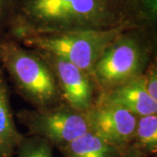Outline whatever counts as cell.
I'll return each instance as SVG.
<instances>
[{"label": "cell", "instance_id": "8", "mask_svg": "<svg viewBox=\"0 0 157 157\" xmlns=\"http://www.w3.org/2000/svg\"><path fill=\"white\" fill-rule=\"evenodd\" d=\"M94 104L121 107L137 117L157 113V103L147 89L144 74L98 95Z\"/></svg>", "mask_w": 157, "mask_h": 157}, {"label": "cell", "instance_id": "6", "mask_svg": "<svg viewBox=\"0 0 157 157\" xmlns=\"http://www.w3.org/2000/svg\"><path fill=\"white\" fill-rule=\"evenodd\" d=\"M38 52L48 63L54 74L65 104L82 113L87 112L94 107L97 93L89 73L60 57Z\"/></svg>", "mask_w": 157, "mask_h": 157}, {"label": "cell", "instance_id": "10", "mask_svg": "<svg viewBox=\"0 0 157 157\" xmlns=\"http://www.w3.org/2000/svg\"><path fill=\"white\" fill-rule=\"evenodd\" d=\"M59 150L65 157H122L125 153L90 131Z\"/></svg>", "mask_w": 157, "mask_h": 157}, {"label": "cell", "instance_id": "13", "mask_svg": "<svg viewBox=\"0 0 157 157\" xmlns=\"http://www.w3.org/2000/svg\"><path fill=\"white\" fill-rule=\"evenodd\" d=\"M17 0H0V36L7 33Z\"/></svg>", "mask_w": 157, "mask_h": 157}, {"label": "cell", "instance_id": "5", "mask_svg": "<svg viewBox=\"0 0 157 157\" xmlns=\"http://www.w3.org/2000/svg\"><path fill=\"white\" fill-rule=\"evenodd\" d=\"M28 135L48 141L59 149L89 131L85 113L65 103L45 108L22 109L17 113Z\"/></svg>", "mask_w": 157, "mask_h": 157}, {"label": "cell", "instance_id": "1", "mask_svg": "<svg viewBox=\"0 0 157 157\" xmlns=\"http://www.w3.org/2000/svg\"><path fill=\"white\" fill-rule=\"evenodd\" d=\"M141 17L140 0H17L6 34L18 41L81 30L133 28Z\"/></svg>", "mask_w": 157, "mask_h": 157}, {"label": "cell", "instance_id": "7", "mask_svg": "<svg viewBox=\"0 0 157 157\" xmlns=\"http://www.w3.org/2000/svg\"><path fill=\"white\" fill-rule=\"evenodd\" d=\"M84 113L90 132L121 151L131 147L139 117L121 107L98 104Z\"/></svg>", "mask_w": 157, "mask_h": 157}, {"label": "cell", "instance_id": "9", "mask_svg": "<svg viewBox=\"0 0 157 157\" xmlns=\"http://www.w3.org/2000/svg\"><path fill=\"white\" fill-rule=\"evenodd\" d=\"M24 138L15 123L6 73L0 67V157H14Z\"/></svg>", "mask_w": 157, "mask_h": 157}, {"label": "cell", "instance_id": "2", "mask_svg": "<svg viewBox=\"0 0 157 157\" xmlns=\"http://www.w3.org/2000/svg\"><path fill=\"white\" fill-rule=\"evenodd\" d=\"M0 66L18 95L33 108L63 102L55 76L38 51L24 46L9 35L0 36Z\"/></svg>", "mask_w": 157, "mask_h": 157}, {"label": "cell", "instance_id": "4", "mask_svg": "<svg viewBox=\"0 0 157 157\" xmlns=\"http://www.w3.org/2000/svg\"><path fill=\"white\" fill-rule=\"evenodd\" d=\"M128 31L107 46L95 63L92 78L97 96L142 75L145 52Z\"/></svg>", "mask_w": 157, "mask_h": 157}, {"label": "cell", "instance_id": "3", "mask_svg": "<svg viewBox=\"0 0 157 157\" xmlns=\"http://www.w3.org/2000/svg\"><path fill=\"white\" fill-rule=\"evenodd\" d=\"M130 27L81 30L61 33L29 36L18 40L24 46L60 57L91 75L103 52Z\"/></svg>", "mask_w": 157, "mask_h": 157}, {"label": "cell", "instance_id": "15", "mask_svg": "<svg viewBox=\"0 0 157 157\" xmlns=\"http://www.w3.org/2000/svg\"><path fill=\"white\" fill-rule=\"evenodd\" d=\"M140 6L143 17L149 14L157 19V0H140Z\"/></svg>", "mask_w": 157, "mask_h": 157}, {"label": "cell", "instance_id": "14", "mask_svg": "<svg viewBox=\"0 0 157 157\" xmlns=\"http://www.w3.org/2000/svg\"><path fill=\"white\" fill-rule=\"evenodd\" d=\"M145 75L146 86L149 94L157 103V62L148 68Z\"/></svg>", "mask_w": 157, "mask_h": 157}, {"label": "cell", "instance_id": "11", "mask_svg": "<svg viewBox=\"0 0 157 157\" xmlns=\"http://www.w3.org/2000/svg\"><path fill=\"white\" fill-rule=\"evenodd\" d=\"M132 147L145 155H157V113L138 118Z\"/></svg>", "mask_w": 157, "mask_h": 157}, {"label": "cell", "instance_id": "12", "mask_svg": "<svg viewBox=\"0 0 157 157\" xmlns=\"http://www.w3.org/2000/svg\"><path fill=\"white\" fill-rule=\"evenodd\" d=\"M16 157H53L52 146L48 141L37 136H25L17 147Z\"/></svg>", "mask_w": 157, "mask_h": 157}, {"label": "cell", "instance_id": "16", "mask_svg": "<svg viewBox=\"0 0 157 157\" xmlns=\"http://www.w3.org/2000/svg\"><path fill=\"white\" fill-rule=\"evenodd\" d=\"M142 152L138 150L137 148H135L134 147H130L127 151L123 154L122 157H146Z\"/></svg>", "mask_w": 157, "mask_h": 157}]
</instances>
